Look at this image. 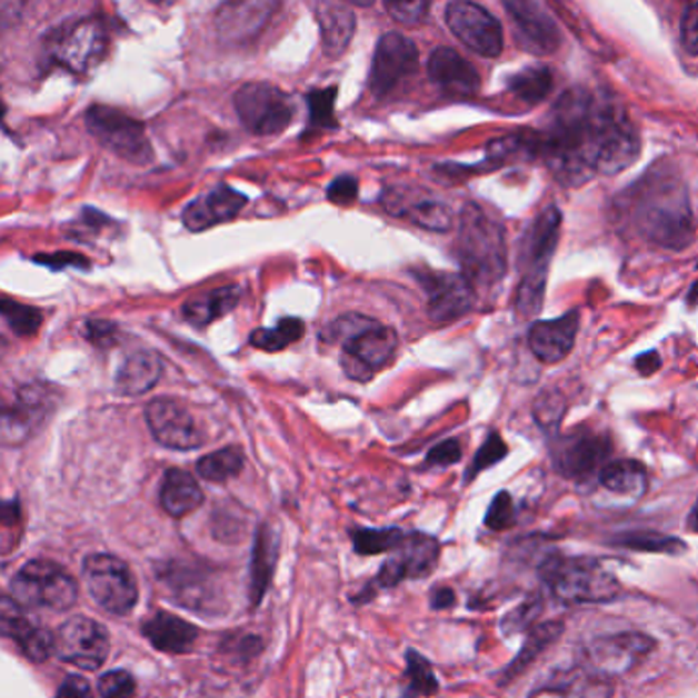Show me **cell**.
Returning a JSON list of instances; mask_svg holds the SVG:
<instances>
[{"mask_svg": "<svg viewBox=\"0 0 698 698\" xmlns=\"http://www.w3.org/2000/svg\"><path fill=\"white\" fill-rule=\"evenodd\" d=\"M639 156V133L621 104L586 89L564 92L539 133V158L564 187L621 174Z\"/></svg>", "mask_w": 698, "mask_h": 698, "instance_id": "6da1fadb", "label": "cell"}, {"mask_svg": "<svg viewBox=\"0 0 698 698\" xmlns=\"http://www.w3.org/2000/svg\"><path fill=\"white\" fill-rule=\"evenodd\" d=\"M619 213L649 245L680 250L695 238L685 181L664 162L619 195Z\"/></svg>", "mask_w": 698, "mask_h": 698, "instance_id": "7a4b0ae2", "label": "cell"}, {"mask_svg": "<svg viewBox=\"0 0 698 698\" xmlns=\"http://www.w3.org/2000/svg\"><path fill=\"white\" fill-rule=\"evenodd\" d=\"M457 257L471 283H498L506 275L505 230L476 203L461 211Z\"/></svg>", "mask_w": 698, "mask_h": 698, "instance_id": "3957f363", "label": "cell"}, {"mask_svg": "<svg viewBox=\"0 0 698 698\" xmlns=\"http://www.w3.org/2000/svg\"><path fill=\"white\" fill-rule=\"evenodd\" d=\"M539 574L566 605H605L622 592L621 582L588 557L551 556L545 559Z\"/></svg>", "mask_w": 698, "mask_h": 698, "instance_id": "277c9868", "label": "cell"}, {"mask_svg": "<svg viewBox=\"0 0 698 698\" xmlns=\"http://www.w3.org/2000/svg\"><path fill=\"white\" fill-rule=\"evenodd\" d=\"M561 232V213L556 206L545 208L532 221L529 232L522 240L520 269L522 279L517 289V310L522 316H535L544 310L547 271L556 255Z\"/></svg>", "mask_w": 698, "mask_h": 698, "instance_id": "5b68a950", "label": "cell"}, {"mask_svg": "<svg viewBox=\"0 0 698 698\" xmlns=\"http://www.w3.org/2000/svg\"><path fill=\"white\" fill-rule=\"evenodd\" d=\"M323 340L342 347V357L359 362L371 376L386 369L398 350V335L389 326L361 313H345L328 323Z\"/></svg>", "mask_w": 698, "mask_h": 698, "instance_id": "8992f818", "label": "cell"}, {"mask_svg": "<svg viewBox=\"0 0 698 698\" xmlns=\"http://www.w3.org/2000/svg\"><path fill=\"white\" fill-rule=\"evenodd\" d=\"M11 598L19 607L68 610L78 600V584L53 561L36 559L17 571L11 582Z\"/></svg>", "mask_w": 698, "mask_h": 698, "instance_id": "52a82bcc", "label": "cell"}, {"mask_svg": "<svg viewBox=\"0 0 698 698\" xmlns=\"http://www.w3.org/2000/svg\"><path fill=\"white\" fill-rule=\"evenodd\" d=\"M84 121L92 138L121 160L136 167L152 162L154 150L140 121L109 104H92Z\"/></svg>", "mask_w": 698, "mask_h": 698, "instance_id": "ba28073f", "label": "cell"}, {"mask_svg": "<svg viewBox=\"0 0 698 698\" xmlns=\"http://www.w3.org/2000/svg\"><path fill=\"white\" fill-rule=\"evenodd\" d=\"M233 107L246 130L257 136L281 133L296 116L291 97L269 82L242 84L233 94Z\"/></svg>", "mask_w": 698, "mask_h": 698, "instance_id": "9c48e42d", "label": "cell"}, {"mask_svg": "<svg viewBox=\"0 0 698 698\" xmlns=\"http://www.w3.org/2000/svg\"><path fill=\"white\" fill-rule=\"evenodd\" d=\"M82 576L92 600L113 617H123L138 602V584L119 557L92 554L82 564Z\"/></svg>", "mask_w": 698, "mask_h": 698, "instance_id": "30bf717a", "label": "cell"}, {"mask_svg": "<svg viewBox=\"0 0 698 698\" xmlns=\"http://www.w3.org/2000/svg\"><path fill=\"white\" fill-rule=\"evenodd\" d=\"M53 62L72 74H87L94 66L103 62L109 50V29L101 17L80 19L64 27L52 39Z\"/></svg>", "mask_w": 698, "mask_h": 698, "instance_id": "8fae6325", "label": "cell"}, {"mask_svg": "<svg viewBox=\"0 0 698 698\" xmlns=\"http://www.w3.org/2000/svg\"><path fill=\"white\" fill-rule=\"evenodd\" d=\"M654 647L656 641L649 635L637 631L596 637L584 654L586 672L610 682L635 670Z\"/></svg>", "mask_w": 698, "mask_h": 698, "instance_id": "7c38bea8", "label": "cell"}, {"mask_svg": "<svg viewBox=\"0 0 698 698\" xmlns=\"http://www.w3.org/2000/svg\"><path fill=\"white\" fill-rule=\"evenodd\" d=\"M445 19L455 38L463 41L469 50L483 58H496L502 53L505 48L502 26L488 9L479 7L476 2L455 0L447 4Z\"/></svg>", "mask_w": 698, "mask_h": 698, "instance_id": "4fadbf2b", "label": "cell"}, {"mask_svg": "<svg viewBox=\"0 0 698 698\" xmlns=\"http://www.w3.org/2000/svg\"><path fill=\"white\" fill-rule=\"evenodd\" d=\"M56 656L82 670H99L109 656V634L89 617H72L56 634Z\"/></svg>", "mask_w": 698, "mask_h": 698, "instance_id": "5bb4252c", "label": "cell"}, {"mask_svg": "<svg viewBox=\"0 0 698 698\" xmlns=\"http://www.w3.org/2000/svg\"><path fill=\"white\" fill-rule=\"evenodd\" d=\"M440 547L437 539L428 537L425 532H410L403 537V541L393 551V556L383 564L379 576L369 588L381 590V588L398 586L406 578L410 580L427 578L430 571L437 568Z\"/></svg>", "mask_w": 698, "mask_h": 698, "instance_id": "9a60e30c", "label": "cell"}, {"mask_svg": "<svg viewBox=\"0 0 698 698\" xmlns=\"http://www.w3.org/2000/svg\"><path fill=\"white\" fill-rule=\"evenodd\" d=\"M554 466L569 479H586L608 466L610 440L588 428H576L554 445Z\"/></svg>", "mask_w": 698, "mask_h": 698, "instance_id": "2e32d148", "label": "cell"}, {"mask_svg": "<svg viewBox=\"0 0 698 698\" xmlns=\"http://www.w3.org/2000/svg\"><path fill=\"white\" fill-rule=\"evenodd\" d=\"M515 26V38L525 52L535 56L556 53L561 46V31L549 13V9L537 0H512L505 2Z\"/></svg>", "mask_w": 698, "mask_h": 698, "instance_id": "e0dca14e", "label": "cell"}, {"mask_svg": "<svg viewBox=\"0 0 698 698\" xmlns=\"http://www.w3.org/2000/svg\"><path fill=\"white\" fill-rule=\"evenodd\" d=\"M146 422L154 439L174 451H191L206 442V435L197 427L193 415L181 401L172 398H156L150 401L146 406Z\"/></svg>", "mask_w": 698, "mask_h": 698, "instance_id": "ac0fdd59", "label": "cell"}, {"mask_svg": "<svg viewBox=\"0 0 698 698\" xmlns=\"http://www.w3.org/2000/svg\"><path fill=\"white\" fill-rule=\"evenodd\" d=\"M418 68V48L401 33H386L377 41L373 62L369 70V89L376 97H386L401 78L415 74Z\"/></svg>", "mask_w": 698, "mask_h": 698, "instance_id": "d6986e66", "label": "cell"}, {"mask_svg": "<svg viewBox=\"0 0 698 698\" xmlns=\"http://www.w3.org/2000/svg\"><path fill=\"white\" fill-rule=\"evenodd\" d=\"M428 298V316L437 323L453 322L466 316L476 303L473 283L466 275L455 272H425L418 275Z\"/></svg>", "mask_w": 698, "mask_h": 698, "instance_id": "ffe728a7", "label": "cell"}, {"mask_svg": "<svg viewBox=\"0 0 698 698\" xmlns=\"http://www.w3.org/2000/svg\"><path fill=\"white\" fill-rule=\"evenodd\" d=\"M52 398L50 389L38 383L19 389L13 406H7L2 412V442L17 447L31 439L52 412Z\"/></svg>", "mask_w": 698, "mask_h": 698, "instance_id": "44dd1931", "label": "cell"}, {"mask_svg": "<svg viewBox=\"0 0 698 698\" xmlns=\"http://www.w3.org/2000/svg\"><path fill=\"white\" fill-rule=\"evenodd\" d=\"M248 203V197L228 185H216L182 209V223L191 232H206L213 226L232 221Z\"/></svg>", "mask_w": 698, "mask_h": 698, "instance_id": "7402d4cb", "label": "cell"}, {"mask_svg": "<svg viewBox=\"0 0 698 698\" xmlns=\"http://www.w3.org/2000/svg\"><path fill=\"white\" fill-rule=\"evenodd\" d=\"M383 206L391 216L408 218L418 228L430 232H449L453 226V211L432 195H415L408 189H389Z\"/></svg>", "mask_w": 698, "mask_h": 698, "instance_id": "603a6c76", "label": "cell"}, {"mask_svg": "<svg viewBox=\"0 0 698 698\" xmlns=\"http://www.w3.org/2000/svg\"><path fill=\"white\" fill-rule=\"evenodd\" d=\"M578 328H580V313L576 310L568 311L566 316H559L556 320L532 323L529 332L532 355L547 365L564 361L574 349Z\"/></svg>", "mask_w": 698, "mask_h": 698, "instance_id": "cb8c5ba5", "label": "cell"}, {"mask_svg": "<svg viewBox=\"0 0 698 698\" xmlns=\"http://www.w3.org/2000/svg\"><path fill=\"white\" fill-rule=\"evenodd\" d=\"M428 77L451 97H473L479 91V72L451 48H437L428 58Z\"/></svg>", "mask_w": 698, "mask_h": 698, "instance_id": "d4e9b609", "label": "cell"}, {"mask_svg": "<svg viewBox=\"0 0 698 698\" xmlns=\"http://www.w3.org/2000/svg\"><path fill=\"white\" fill-rule=\"evenodd\" d=\"M0 621H2V634L11 637L29 660L41 664L56 651V635L29 621L11 596L2 600Z\"/></svg>", "mask_w": 698, "mask_h": 698, "instance_id": "484cf974", "label": "cell"}, {"mask_svg": "<svg viewBox=\"0 0 698 698\" xmlns=\"http://www.w3.org/2000/svg\"><path fill=\"white\" fill-rule=\"evenodd\" d=\"M277 2H228L218 11V29L221 38L230 41H245L257 36L272 11H277Z\"/></svg>", "mask_w": 698, "mask_h": 698, "instance_id": "4316f807", "label": "cell"}, {"mask_svg": "<svg viewBox=\"0 0 698 698\" xmlns=\"http://www.w3.org/2000/svg\"><path fill=\"white\" fill-rule=\"evenodd\" d=\"M313 13L322 33L323 52L328 58H338L347 52L350 39L355 36L357 17L349 4L342 2H313Z\"/></svg>", "mask_w": 698, "mask_h": 698, "instance_id": "83f0119b", "label": "cell"}, {"mask_svg": "<svg viewBox=\"0 0 698 698\" xmlns=\"http://www.w3.org/2000/svg\"><path fill=\"white\" fill-rule=\"evenodd\" d=\"M162 376V359L154 350H136L119 365L116 389L119 396H142L154 388Z\"/></svg>", "mask_w": 698, "mask_h": 698, "instance_id": "f1b7e54d", "label": "cell"}, {"mask_svg": "<svg viewBox=\"0 0 698 698\" xmlns=\"http://www.w3.org/2000/svg\"><path fill=\"white\" fill-rule=\"evenodd\" d=\"M143 637L160 651L187 654L195 646L199 629L169 612H156L150 621L143 622Z\"/></svg>", "mask_w": 698, "mask_h": 698, "instance_id": "f546056e", "label": "cell"}, {"mask_svg": "<svg viewBox=\"0 0 698 698\" xmlns=\"http://www.w3.org/2000/svg\"><path fill=\"white\" fill-rule=\"evenodd\" d=\"M160 505L170 517L185 518L203 505V490L189 471L172 467L162 479Z\"/></svg>", "mask_w": 698, "mask_h": 698, "instance_id": "4dcf8cb0", "label": "cell"}, {"mask_svg": "<svg viewBox=\"0 0 698 698\" xmlns=\"http://www.w3.org/2000/svg\"><path fill=\"white\" fill-rule=\"evenodd\" d=\"M238 303H240V289L236 285H226L208 293L187 299L182 303L181 313L187 322L203 328L228 316Z\"/></svg>", "mask_w": 698, "mask_h": 698, "instance_id": "1f68e13d", "label": "cell"}, {"mask_svg": "<svg viewBox=\"0 0 698 698\" xmlns=\"http://www.w3.org/2000/svg\"><path fill=\"white\" fill-rule=\"evenodd\" d=\"M277 549H279V541H277L275 530L269 525H260L255 551H252V568H250V598L255 607L262 600V596L271 584L272 571L279 556Z\"/></svg>", "mask_w": 698, "mask_h": 698, "instance_id": "d6a6232c", "label": "cell"}, {"mask_svg": "<svg viewBox=\"0 0 698 698\" xmlns=\"http://www.w3.org/2000/svg\"><path fill=\"white\" fill-rule=\"evenodd\" d=\"M561 634H564V622L561 621L541 622V625L532 627L527 641L522 644V649L518 651L517 658L508 664L505 672L500 674L498 682L510 685L512 680H517L520 674L529 670L530 664H535V660L544 654L547 647L556 644Z\"/></svg>", "mask_w": 698, "mask_h": 698, "instance_id": "836d02e7", "label": "cell"}, {"mask_svg": "<svg viewBox=\"0 0 698 698\" xmlns=\"http://www.w3.org/2000/svg\"><path fill=\"white\" fill-rule=\"evenodd\" d=\"M600 483L612 493L639 500L647 491L646 467L631 459L612 461L600 471Z\"/></svg>", "mask_w": 698, "mask_h": 698, "instance_id": "e575fe53", "label": "cell"}, {"mask_svg": "<svg viewBox=\"0 0 698 698\" xmlns=\"http://www.w3.org/2000/svg\"><path fill=\"white\" fill-rule=\"evenodd\" d=\"M551 89H554V74L547 66H527L508 78V91L522 103H544Z\"/></svg>", "mask_w": 698, "mask_h": 698, "instance_id": "d590c367", "label": "cell"}, {"mask_svg": "<svg viewBox=\"0 0 698 698\" xmlns=\"http://www.w3.org/2000/svg\"><path fill=\"white\" fill-rule=\"evenodd\" d=\"M610 695L612 682L584 672L568 680L566 685L539 688L529 698H610Z\"/></svg>", "mask_w": 698, "mask_h": 698, "instance_id": "8d00e7d4", "label": "cell"}, {"mask_svg": "<svg viewBox=\"0 0 698 698\" xmlns=\"http://www.w3.org/2000/svg\"><path fill=\"white\" fill-rule=\"evenodd\" d=\"M612 544L625 547V549H634V551H646V554H666V556H680L685 554L686 544L660 535L656 530H634V532H622L619 537L612 539Z\"/></svg>", "mask_w": 698, "mask_h": 698, "instance_id": "74e56055", "label": "cell"}, {"mask_svg": "<svg viewBox=\"0 0 698 698\" xmlns=\"http://www.w3.org/2000/svg\"><path fill=\"white\" fill-rule=\"evenodd\" d=\"M303 332H306V323L299 318H283L275 328H257L250 335V345L265 352H277L301 340Z\"/></svg>", "mask_w": 698, "mask_h": 698, "instance_id": "f35d334b", "label": "cell"}, {"mask_svg": "<svg viewBox=\"0 0 698 698\" xmlns=\"http://www.w3.org/2000/svg\"><path fill=\"white\" fill-rule=\"evenodd\" d=\"M245 469V455L236 447H226L216 453L206 455L197 461V473L208 481H228Z\"/></svg>", "mask_w": 698, "mask_h": 698, "instance_id": "ab89813d", "label": "cell"}, {"mask_svg": "<svg viewBox=\"0 0 698 698\" xmlns=\"http://www.w3.org/2000/svg\"><path fill=\"white\" fill-rule=\"evenodd\" d=\"M408 668H406V697H430L439 690L437 676L432 672L430 664L420 654L408 651L406 656Z\"/></svg>", "mask_w": 698, "mask_h": 698, "instance_id": "60d3db41", "label": "cell"}, {"mask_svg": "<svg viewBox=\"0 0 698 698\" xmlns=\"http://www.w3.org/2000/svg\"><path fill=\"white\" fill-rule=\"evenodd\" d=\"M400 529H361L352 535L355 551L361 556H376L383 551H396L403 541Z\"/></svg>", "mask_w": 698, "mask_h": 698, "instance_id": "b9f144b4", "label": "cell"}, {"mask_svg": "<svg viewBox=\"0 0 698 698\" xmlns=\"http://www.w3.org/2000/svg\"><path fill=\"white\" fill-rule=\"evenodd\" d=\"M0 311H2L4 320L11 326V330H13L17 337L36 335L39 326L43 322V313L38 308H31V306L19 303V301H13V299H2Z\"/></svg>", "mask_w": 698, "mask_h": 698, "instance_id": "7bdbcfd3", "label": "cell"}, {"mask_svg": "<svg viewBox=\"0 0 698 698\" xmlns=\"http://www.w3.org/2000/svg\"><path fill=\"white\" fill-rule=\"evenodd\" d=\"M337 92V87L308 92L310 128H313V130H335L337 128V117H335Z\"/></svg>", "mask_w": 698, "mask_h": 698, "instance_id": "ee69618b", "label": "cell"}, {"mask_svg": "<svg viewBox=\"0 0 698 698\" xmlns=\"http://www.w3.org/2000/svg\"><path fill=\"white\" fill-rule=\"evenodd\" d=\"M544 610L541 598H527L525 602H520L515 610H510L502 621V629L506 635L520 634V631H530L532 622L539 619Z\"/></svg>", "mask_w": 698, "mask_h": 698, "instance_id": "f6af8a7d", "label": "cell"}, {"mask_svg": "<svg viewBox=\"0 0 698 698\" xmlns=\"http://www.w3.org/2000/svg\"><path fill=\"white\" fill-rule=\"evenodd\" d=\"M506 455H508V447H506L505 440H502L500 435L491 432L490 437L486 439V442L479 447L478 455H476L473 463H471L469 471H467V481H471V479L476 478L479 471L490 469L491 466L500 463Z\"/></svg>", "mask_w": 698, "mask_h": 698, "instance_id": "bcb514c9", "label": "cell"}, {"mask_svg": "<svg viewBox=\"0 0 698 698\" xmlns=\"http://www.w3.org/2000/svg\"><path fill=\"white\" fill-rule=\"evenodd\" d=\"M515 522H517V508L512 502V496L508 491L496 493L486 515V527L490 530H506L510 529Z\"/></svg>", "mask_w": 698, "mask_h": 698, "instance_id": "7dc6e473", "label": "cell"}, {"mask_svg": "<svg viewBox=\"0 0 698 698\" xmlns=\"http://www.w3.org/2000/svg\"><path fill=\"white\" fill-rule=\"evenodd\" d=\"M97 688L101 698H131L136 692V680L126 670H113L99 678Z\"/></svg>", "mask_w": 698, "mask_h": 698, "instance_id": "c3c4849f", "label": "cell"}, {"mask_svg": "<svg viewBox=\"0 0 698 698\" xmlns=\"http://www.w3.org/2000/svg\"><path fill=\"white\" fill-rule=\"evenodd\" d=\"M564 416L561 398L554 391H544V396L535 403V418L545 430H556Z\"/></svg>", "mask_w": 698, "mask_h": 698, "instance_id": "681fc988", "label": "cell"}, {"mask_svg": "<svg viewBox=\"0 0 698 698\" xmlns=\"http://www.w3.org/2000/svg\"><path fill=\"white\" fill-rule=\"evenodd\" d=\"M386 9L401 26L415 27L420 26L427 19L430 4L428 2H388Z\"/></svg>", "mask_w": 698, "mask_h": 698, "instance_id": "f907efd6", "label": "cell"}, {"mask_svg": "<svg viewBox=\"0 0 698 698\" xmlns=\"http://www.w3.org/2000/svg\"><path fill=\"white\" fill-rule=\"evenodd\" d=\"M82 335L94 347L109 349V347L116 345L117 326L116 323L104 322V320H89V322L82 326Z\"/></svg>", "mask_w": 698, "mask_h": 698, "instance_id": "816d5d0a", "label": "cell"}, {"mask_svg": "<svg viewBox=\"0 0 698 698\" xmlns=\"http://www.w3.org/2000/svg\"><path fill=\"white\" fill-rule=\"evenodd\" d=\"M33 260L38 265L53 269V271H62V269H68V267H74V269H89L91 267L87 257H82L78 252H68V250L53 252V255H38V257H33Z\"/></svg>", "mask_w": 698, "mask_h": 698, "instance_id": "f5cc1de1", "label": "cell"}, {"mask_svg": "<svg viewBox=\"0 0 698 698\" xmlns=\"http://www.w3.org/2000/svg\"><path fill=\"white\" fill-rule=\"evenodd\" d=\"M461 455H463V451H461L459 440H442V442H439L437 447H432V449H430V453H428L427 457V466H455V463H459Z\"/></svg>", "mask_w": 698, "mask_h": 698, "instance_id": "db71d44e", "label": "cell"}, {"mask_svg": "<svg viewBox=\"0 0 698 698\" xmlns=\"http://www.w3.org/2000/svg\"><path fill=\"white\" fill-rule=\"evenodd\" d=\"M326 195L337 206H349L359 195V182L355 177H338L337 181H332L328 187Z\"/></svg>", "mask_w": 698, "mask_h": 698, "instance_id": "11a10c76", "label": "cell"}, {"mask_svg": "<svg viewBox=\"0 0 698 698\" xmlns=\"http://www.w3.org/2000/svg\"><path fill=\"white\" fill-rule=\"evenodd\" d=\"M682 43L686 52L698 56V2L690 4L682 17Z\"/></svg>", "mask_w": 698, "mask_h": 698, "instance_id": "9f6ffc18", "label": "cell"}, {"mask_svg": "<svg viewBox=\"0 0 698 698\" xmlns=\"http://www.w3.org/2000/svg\"><path fill=\"white\" fill-rule=\"evenodd\" d=\"M56 698H92L91 685L82 676H68L58 688Z\"/></svg>", "mask_w": 698, "mask_h": 698, "instance_id": "6f0895ef", "label": "cell"}, {"mask_svg": "<svg viewBox=\"0 0 698 698\" xmlns=\"http://www.w3.org/2000/svg\"><path fill=\"white\" fill-rule=\"evenodd\" d=\"M635 367H637V371L641 373V376H654L658 369L661 367L660 355H658V350H649V352H644V355H639L637 359H635Z\"/></svg>", "mask_w": 698, "mask_h": 698, "instance_id": "680465c9", "label": "cell"}, {"mask_svg": "<svg viewBox=\"0 0 698 698\" xmlns=\"http://www.w3.org/2000/svg\"><path fill=\"white\" fill-rule=\"evenodd\" d=\"M455 605V592L451 588H437L432 592V608H451Z\"/></svg>", "mask_w": 698, "mask_h": 698, "instance_id": "91938a15", "label": "cell"}, {"mask_svg": "<svg viewBox=\"0 0 698 698\" xmlns=\"http://www.w3.org/2000/svg\"><path fill=\"white\" fill-rule=\"evenodd\" d=\"M688 530H692V532H698V500L697 505L692 506V510H690V515H688Z\"/></svg>", "mask_w": 698, "mask_h": 698, "instance_id": "94428289", "label": "cell"}, {"mask_svg": "<svg viewBox=\"0 0 698 698\" xmlns=\"http://www.w3.org/2000/svg\"><path fill=\"white\" fill-rule=\"evenodd\" d=\"M698 303V281L690 287V293H688V306H697Z\"/></svg>", "mask_w": 698, "mask_h": 698, "instance_id": "6125c7cd", "label": "cell"}]
</instances>
